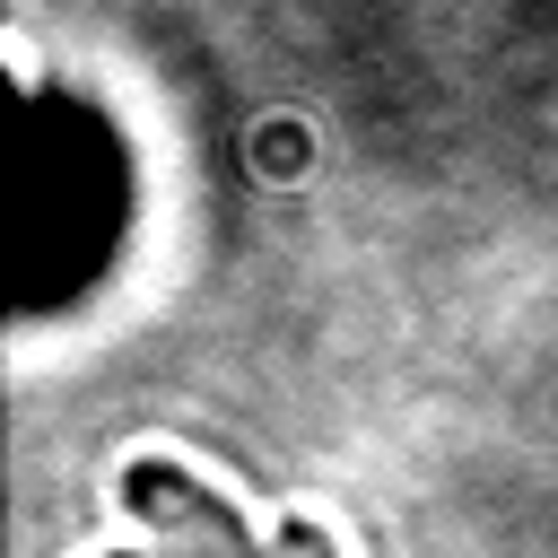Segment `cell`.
<instances>
[{
  "mask_svg": "<svg viewBox=\"0 0 558 558\" xmlns=\"http://www.w3.org/2000/svg\"><path fill=\"white\" fill-rule=\"evenodd\" d=\"M122 506H131L140 523H157L183 558H262L253 523H244L201 471H183V462H166V453H140V462L122 471Z\"/></svg>",
  "mask_w": 558,
  "mask_h": 558,
  "instance_id": "6da1fadb",
  "label": "cell"
},
{
  "mask_svg": "<svg viewBox=\"0 0 558 558\" xmlns=\"http://www.w3.org/2000/svg\"><path fill=\"white\" fill-rule=\"evenodd\" d=\"M279 558H340V549H331V532H323V523L288 514V523H279Z\"/></svg>",
  "mask_w": 558,
  "mask_h": 558,
  "instance_id": "7a4b0ae2",
  "label": "cell"
},
{
  "mask_svg": "<svg viewBox=\"0 0 558 558\" xmlns=\"http://www.w3.org/2000/svg\"><path fill=\"white\" fill-rule=\"evenodd\" d=\"M113 558H148V549H113Z\"/></svg>",
  "mask_w": 558,
  "mask_h": 558,
  "instance_id": "3957f363",
  "label": "cell"
}]
</instances>
